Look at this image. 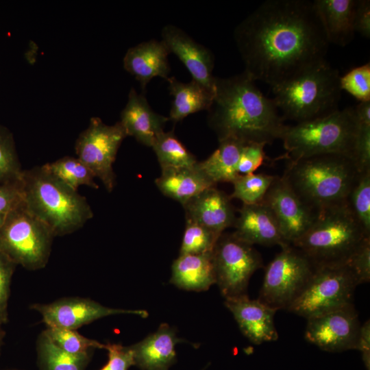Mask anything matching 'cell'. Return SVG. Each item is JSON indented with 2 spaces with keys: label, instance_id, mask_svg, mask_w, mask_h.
Segmentation results:
<instances>
[{
  "label": "cell",
  "instance_id": "1",
  "mask_svg": "<svg viewBox=\"0 0 370 370\" xmlns=\"http://www.w3.org/2000/svg\"><path fill=\"white\" fill-rule=\"evenodd\" d=\"M234 36L244 72L271 88L325 60L330 44L313 1L307 0H267Z\"/></svg>",
  "mask_w": 370,
  "mask_h": 370
},
{
  "label": "cell",
  "instance_id": "2",
  "mask_svg": "<svg viewBox=\"0 0 370 370\" xmlns=\"http://www.w3.org/2000/svg\"><path fill=\"white\" fill-rule=\"evenodd\" d=\"M208 112V123L219 140L234 138L271 144L280 139L285 126L273 99L244 71L230 77H215Z\"/></svg>",
  "mask_w": 370,
  "mask_h": 370
},
{
  "label": "cell",
  "instance_id": "3",
  "mask_svg": "<svg viewBox=\"0 0 370 370\" xmlns=\"http://www.w3.org/2000/svg\"><path fill=\"white\" fill-rule=\"evenodd\" d=\"M360 173L350 157L325 154L288 161L282 177L317 213L346 204Z\"/></svg>",
  "mask_w": 370,
  "mask_h": 370
},
{
  "label": "cell",
  "instance_id": "4",
  "mask_svg": "<svg viewBox=\"0 0 370 370\" xmlns=\"http://www.w3.org/2000/svg\"><path fill=\"white\" fill-rule=\"evenodd\" d=\"M22 198L53 236L70 234L93 217L86 198L56 180L42 166L23 170Z\"/></svg>",
  "mask_w": 370,
  "mask_h": 370
},
{
  "label": "cell",
  "instance_id": "5",
  "mask_svg": "<svg viewBox=\"0 0 370 370\" xmlns=\"http://www.w3.org/2000/svg\"><path fill=\"white\" fill-rule=\"evenodd\" d=\"M340 75L323 60L272 88V99L284 120L297 123L317 119L337 110Z\"/></svg>",
  "mask_w": 370,
  "mask_h": 370
},
{
  "label": "cell",
  "instance_id": "6",
  "mask_svg": "<svg viewBox=\"0 0 370 370\" xmlns=\"http://www.w3.org/2000/svg\"><path fill=\"white\" fill-rule=\"evenodd\" d=\"M367 238L370 236L346 203L317 212L311 226L291 245L319 267L346 264Z\"/></svg>",
  "mask_w": 370,
  "mask_h": 370
},
{
  "label": "cell",
  "instance_id": "7",
  "mask_svg": "<svg viewBox=\"0 0 370 370\" xmlns=\"http://www.w3.org/2000/svg\"><path fill=\"white\" fill-rule=\"evenodd\" d=\"M358 127L354 107L294 125H285L280 139L286 152L281 158L290 161L339 154L353 159Z\"/></svg>",
  "mask_w": 370,
  "mask_h": 370
},
{
  "label": "cell",
  "instance_id": "8",
  "mask_svg": "<svg viewBox=\"0 0 370 370\" xmlns=\"http://www.w3.org/2000/svg\"><path fill=\"white\" fill-rule=\"evenodd\" d=\"M54 237L22 198L0 228V251L16 265L39 270L48 263Z\"/></svg>",
  "mask_w": 370,
  "mask_h": 370
},
{
  "label": "cell",
  "instance_id": "9",
  "mask_svg": "<svg viewBox=\"0 0 370 370\" xmlns=\"http://www.w3.org/2000/svg\"><path fill=\"white\" fill-rule=\"evenodd\" d=\"M358 285L346 264L315 267L308 284L287 310L307 319L353 304Z\"/></svg>",
  "mask_w": 370,
  "mask_h": 370
},
{
  "label": "cell",
  "instance_id": "10",
  "mask_svg": "<svg viewBox=\"0 0 370 370\" xmlns=\"http://www.w3.org/2000/svg\"><path fill=\"white\" fill-rule=\"evenodd\" d=\"M281 248L265 269L258 298L277 310L289 308L315 269L308 258L293 245Z\"/></svg>",
  "mask_w": 370,
  "mask_h": 370
},
{
  "label": "cell",
  "instance_id": "11",
  "mask_svg": "<svg viewBox=\"0 0 370 370\" xmlns=\"http://www.w3.org/2000/svg\"><path fill=\"white\" fill-rule=\"evenodd\" d=\"M216 284L225 299L247 294L249 281L263 267L259 252L232 234H222L212 252Z\"/></svg>",
  "mask_w": 370,
  "mask_h": 370
},
{
  "label": "cell",
  "instance_id": "12",
  "mask_svg": "<svg viewBox=\"0 0 370 370\" xmlns=\"http://www.w3.org/2000/svg\"><path fill=\"white\" fill-rule=\"evenodd\" d=\"M126 136L120 121L108 125L99 118L92 117L75 142L77 158L99 179L108 192L112 191L116 184L113 164Z\"/></svg>",
  "mask_w": 370,
  "mask_h": 370
},
{
  "label": "cell",
  "instance_id": "13",
  "mask_svg": "<svg viewBox=\"0 0 370 370\" xmlns=\"http://www.w3.org/2000/svg\"><path fill=\"white\" fill-rule=\"evenodd\" d=\"M305 338L323 351L356 349L361 324L354 304L308 318Z\"/></svg>",
  "mask_w": 370,
  "mask_h": 370
},
{
  "label": "cell",
  "instance_id": "14",
  "mask_svg": "<svg viewBox=\"0 0 370 370\" xmlns=\"http://www.w3.org/2000/svg\"><path fill=\"white\" fill-rule=\"evenodd\" d=\"M42 317L47 328L77 330L97 319L115 314H132L145 318L146 310L113 308L89 298L63 297L48 304L30 306Z\"/></svg>",
  "mask_w": 370,
  "mask_h": 370
},
{
  "label": "cell",
  "instance_id": "15",
  "mask_svg": "<svg viewBox=\"0 0 370 370\" xmlns=\"http://www.w3.org/2000/svg\"><path fill=\"white\" fill-rule=\"evenodd\" d=\"M262 201L271 210L288 245L308 230L317 214L300 199L282 176H276Z\"/></svg>",
  "mask_w": 370,
  "mask_h": 370
},
{
  "label": "cell",
  "instance_id": "16",
  "mask_svg": "<svg viewBox=\"0 0 370 370\" xmlns=\"http://www.w3.org/2000/svg\"><path fill=\"white\" fill-rule=\"evenodd\" d=\"M162 41L169 51L174 53L184 64L192 79L214 92V56L208 48L173 25H166L163 27Z\"/></svg>",
  "mask_w": 370,
  "mask_h": 370
},
{
  "label": "cell",
  "instance_id": "17",
  "mask_svg": "<svg viewBox=\"0 0 370 370\" xmlns=\"http://www.w3.org/2000/svg\"><path fill=\"white\" fill-rule=\"evenodd\" d=\"M225 305L232 313L243 334L253 343L276 341L274 316L278 311L247 295L225 299Z\"/></svg>",
  "mask_w": 370,
  "mask_h": 370
},
{
  "label": "cell",
  "instance_id": "18",
  "mask_svg": "<svg viewBox=\"0 0 370 370\" xmlns=\"http://www.w3.org/2000/svg\"><path fill=\"white\" fill-rule=\"evenodd\" d=\"M230 195L210 187L184 206L186 220L195 222L221 236L236 221L234 208Z\"/></svg>",
  "mask_w": 370,
  "mask_h": 370
},
{
  "label": "cell",
  "instance_id": "19",
  "mask_svg": "<svg viewBox=\"0 0 370 370\" xmlns=\"http://www.w3.org/2000/svg\"><path fill=\"white\" fill-rule=\"evenodd\" d=\"M234 227V234L250 245L264 246L288 244L284 241L278 221L270 208L263 201L243 204L238 210Z\"/></svg>",
  "mask_w": 370,
  "mask_h": 370
},
{
  "label": "cell",
  "instance_id": "20",
  "mask_svg": "<svg viewBox=\"0 0 370 370\" xmlns=\"http://www.w3.org/2000/svg\"><path fill=\"white\" fill-rule=\"evenodd\" d=\"M169 117L154 112L144 95L134 88L129 92L127 102L121 113L120 123L127 136L140 143L151 147L164 132Z\"/></svg>",
  "mask_w": 370,
  "mask_h": 370
},
{
  "label": "cell",
  "instance_id": "21",
  "mask_svg": "<svg viewBox=\"0 0 370 370\" xmlns=\"http://www.w3.org/2000/svg\"><path fill=\"white\" fill-rule=\"evenodd\" d=\"M181 340L167 323L140 342L130 345L134 366L141 370H168L176 361L175 346Z\"/></svg>",
  "mask_w": 370,
  "mask_h": 370
},
{
  "label": "cell",
  "instance_id": "22",
  "mask_svg": "<svg viewBox=\"0 0 370 370\" xmlns=\"http://www.w3.org/2000/svg\"><path fill=\"white\" fill-rule=\"evenodd\" d=\"M170 53L162 40H151L130 47L123 58L124 69L140 82L144 90L153 77L167 79Z\"/></svg>",
  "mask_w": 370,
  "mask_h": 370
},
{
  "label": "cell",
  "instance_id": "23",
  "mask_svg": "<svg viewBox=\"0 0 370 370\" xmlns=\"http://www.w3.org/2000/svg\"><path fill=\"white\" fill-rule=\"evenodd\" d=\"M197 164L193 167L162 169L155 180L156 186L163 195L184 206L204 190L216 186Z\"/></svg>",
  "mask_w": 370,
  "mask_h": 370
},
{
  "label": "cell",
  "instance_id": "24",
  "mask_svg": "<svg viewBox=\"0 0 370 370\" xmlns=\"http://www.w3.org/2000/svg\"><path fill=\"white\" fill-rule=\"evenodd\" d=\"M357 0H314L313 3L330 43L345 46L354 36Z\"/></svg>",
  "mask_w": 370,
  "mask_h": 370
},
{
  "label": "cell",
  "instance_id": "25",
  "mask_svg": "<svg viewBox=\"0 0 370 370\" xmlns=\"http://www.w3.org/2000/svg\"><path fill=\"white\" fill-rule=\"evenodd\" d=\"M171 268L170 282L180 288L203 291L216 284L212 253L180 255Z\"/></svg>",
  "mask_w": 370,
  "mask_h": 370
},
{
  "label": "cell",
  "instance_id": "26",
  "mask_svg": "<svg viewBox=\"0 0 370 370\" xmlns=\"http://www.w3.org/2000/svg\"><path fill=\"white\" fill-rule=\"evenodd\" d=\"M166 80L170 94L173 98L169 120L176 123L191 114L208 111L213 99V91L193 79L184 83L173 76Z\"/></svg>",
  "mask_w": 370,
  "mask_h": 370
},
{
  "label": "cell",
  "instance_id": "27",
  "mask_svg": "<svg viewBox=\"0 0 370 370\" xmlns=\"http://www.w3.org/2000/svg\"><path fill=\"white\" fill-rule=\"evenodd\" d=\"M219 147L198 167L215 184L232 183L239 175L237 168L245 141L234 138L219 140Z\"/></svg>",
  "mask_w": 370,
  "mask_h": 370
},
{
  "label": "cell",
  "instance_id": "28",
  "mask_svg": "<svg viewBox=\"0 0 370 370\" xmlns=\"http://www.w3.org/2000/svg\"><path fill=\"white\" fill-rule=\"evenodd\" d=\"M40 370H86L92 353L75 355L60 348L43 330L36 343Z\"/></svg>",
  "mask_w": 370,
  "mask_h": 370
},
{
  "label": "cell",
  "instance_id": "29",
  "mask_svg": "<svg viewBox=\"0 0 370 370\" xmlns=\"http://www.w3.org/2000/svg\"><path fill=\"white\" fill-rule=\"evenodd\" d=\"M42 166L56 180L74 190L77 191L81 186L99 188L92 173L77 157L64 156Z\"/></svg>",
  "mask_w": 370,
  "mask_h": 370
},
{
  "label": "cell",
  "instance_id": "30",
  "mask_svg": "<svg viewBox=\"0 0 370 370\" xmlns=\"http://www.w3.org/2000/svg\"><path fill=\"white\" fill-rule=\"evenodd\" d=\"M162 169L193 167L198 161L173 131L161 133L151 146Z\"/></svg>",
  "mask_w": 370,
  "mask_h": 370
},
{
  "label": "cell",
  "instance_id": "31",
  "mask_svg": "<svg viewBox=\"0 0 370 370\" xmlns=\"http://www.w3.org/2000/svg\"><path fill=\"white\" fill-rule=\"evenodd\" d=\"M276 175L265 173H250L238 175L232 182L234 189L231 199H238L243 204H255L262 202Z\"/></svg>",
  "mask_w": 370,
  "mask_h": 370
},
{
  "label": "cell",
  "instance_id": "32",
  "mask_svg": "<svg viewBox=\"0 0 370 370\" xmlns=\"http://www.w3.org/2000/svg\"><path fill=\"white\" fill-rule=\"evenodd\" d=\"M347 204L367 236H370V170L360 174Z\"/></svg>",
  "mask_w": 370,
  "mask_h": 370
},
{
  "label": "cell",
  "instance_id": "33",
  "mask_svg": "<svg viewBox=\"0 0 370 370\" xmlns=\"http://www.w3.org/2000/svg\"><path fill=\"white\" fill-rule=\"evenodd\" d=\"M219 237L208 228L186 220L180 255L212 253Z\"/></svg>",
  "mask_w": 370,
  "mask_h": 370
},
{
  "label": "cell",
  "instance_id": "34",
  "mask_svg": "<svg viewBox=\"0 0 370 370\" xmlns=\"http://www.w3.org/2000/svg\"><path fill=\"white\" fill-rule=\"evenodd\" d=\"M45 332L60 348L71 354H85L96 348H105V344L85 337L75 330L47 328Z\"/></svg>",
  "mask_w": 370,
  "mask_h": 370
},
{
  "label": "cell",
  "instance_id": "35",
  "mask_svg": "<svg viewBox=\"0 0 370 370\" xmlns=\"http://www.w3.org/2000/svg\"><path fill=\"white\" fill-rule=\"evenodd\" d=\"M23 171L12 135L0 125V184L20 181Z\"/></svg>",
  "mask_w": 370,
  "mask_h": 370
},
{
  "label": "cell",
  "instance_id": "36",
  "mask_svg": "<svg viewBox=\"0 0 370 370\" xmlns=\"http://www.w3.org/2000/svg\"><path fill=\"white\" fill-rule=\"evenodd\" d=\"M341 90H345L360 101H370V64L353 68L340 77Z\"/></svg>",
  "mask_w": 370,
  "mask_h": 370
},
{
  "label": "cell",
  "instance_id": "37",
  "mask_svg": "<svg viewBox=\"0 0 370 370\" xmlns=\"http://www.w3.org/2000/svg\"><path fill=\"white\" fill-rule=\"evenodd\" d=\"M265 145L255 142L244 143L237 168L239 175L253 173L269 160L264 149Z\"/></svg>",
  "mask_w": 370,
  "mask_h": 370
},
{
  "label": "cell",
  "instance_id": "38",
  "mask_svg": "<svg viewBox=\"0 0 370 370\" xmlns=\"http://www.w3.org/2000/svg\"><path fill=\"white\" fill-rule=\"evenodd\" d=\"M17 265L0 251V321H8V302L12 275Z\"/></svg>",
  "mask_w": 370,
  "mask_h": 370
},
{
  "label": "cell",
  "instance_id": "39",
  "mask_svg": "<svg viewBox=\"0 0 370 370\" xmlns=\"http://www.w3.org/2000/svg\"><path fill=\"white\" fill-rule=\"evenodd\" d=\"M346 264L352 271L358 284L370 281V238L363 241Z\"/></svg>",
  "mask_w": 370,
  "mask_h": 370
},
{
  "label": "cell",
  "instance_id": "40",
  "mask_svg": "<svg viewBox=\"0 0 370 370\" xmlns=\"http://www.w3.org/2000/svg\"><path fill=\"white\" fill-rule=\"evenodd\" d=\"M108 360L99 370H127L134 365L133 352L130 346L121 344H105Z\"/></svg>",
  "mask_w": 370,
  "mask_h": 370
},
{
  "label": "cell",
  "instance_id": "41",
  "mask_svg": "<svg viewBox=\"0 0 370 370\" xmlns=\"http://www.w3.org/2000/svg\"><path fill=\"white\" fill-rule=\"evenodd\" d=\"M353 160L360 173L370 170V125H359Z\"/></svg>",
  "mask_w": 370,
  "mask_h": 370
},
{
  "label": "cell",
  "instance_id": "42",
  "mask_svg": "<svg viewBox=\"0 0 370 370\" xmlns=\"http://www.w3.org/2000/svg\"><path fill=\"white\" fill-rule=\"evenodd\" d=\"M21 181L0 184V228L10 211L22 199Z\"/></svg>",
  "mask_w": 370,
  "mask_h": 370
},
{
  "label": "cell",
  "instance_id": "43",
  "mask_svg": "<svg viewBox=\"0 0 370 370\" xmlns=\"http://www.w3.org/2000/svg\"><path fill=\"white\" fill-rule=\"evenodd\" d=\"M355 32L369 38L370 37V1L357 0L354 18Z\"/></svg>",
  "mask_w": 370,
  "mask_h": 370
},
{
  "label": "cell",
  "instance_id": "44",
  "mask_svg": "<svg viewBox=\"0 0 370 370\" xmlns=\"http://www.w3.org/2000/svg\"><path fill=\"white\" fill-rule=\"evenodd\" d=\"M356 350L362 354V359L367 370L370 369V321L360 325Z\"/></svg>",
  "mask_w": 370,
  "mask_h": 370
},
{
  "label": "cell",
  "instance_id": "45",
  "mask_svg": "<svg viewBox=\"0 0 370 370\" xmlns=\"http://www.w3.org/2000/svg\"><path fill=\"white\" fill-rule=\"evenodd\" d=\"M354 110L359 125H370V101H360Z\"/></svg>",
  "mask_w": 370,
  "mask_h": 370
},
{
  "label": "cell",
  "instance_id": "46",
  "mask_svg": "<svg viewBox=\"0 0 370 370\" xmlns=\"http://www.w3.org/2000/svg\"><path fill=\"white\" fill-rule=\"evenodd\" d=\"M3 323L0 321V355L1 354L2 347L3 344V340L5 335V332L3 330Z\"/></svg>",
  "mask_w": 370,
  "mask_h": 370
},
{
  "label": "cell",
  "instance_id": "47",
  "mask_svg": "<svg viewBox=\"0 0 370 370\" xmlns=\"http://www.w3.org/2000/svg\"><path fill=\"white\" fill-rule=\"evenodd\" d=\"M5 370H18V369H5Z\"/></svg>",
  "mask_w": 370,
  "mask_h": 370
}]
</instances>
